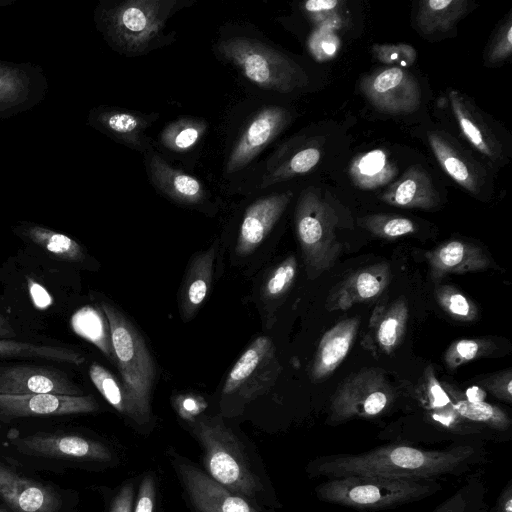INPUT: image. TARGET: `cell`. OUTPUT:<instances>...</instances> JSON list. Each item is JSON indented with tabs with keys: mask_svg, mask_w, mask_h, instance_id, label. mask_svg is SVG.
Masks as SVG:
<instances>
[{
	"mask_svg": "<svg viewBox=\"0 0 512 512\" xmlns=\"http://www.w3.org/2000/svg\"><path fill=\"white\" fill-rule=\"evenodd\" d=\"M473 453L470 446L424 450L408 445H386L359 454L325 456L314 462L313 472L328 478L359 475L428 480L455 472Z\"/></svg>",
	"mask_w": 512,
	"mask_h": 512,
	"instance_id": "6da1fadb",
	"label": "cell"
},
{
	"mask_svg": "<svg viewBox=\"0 0 512 512\" xmlns=\"http://www.w3.org/2000/svg\"><path fill=\"white\" fill-rule=\"evenodd\" d=\"M100 309L108 322L113 358L127 394L129 416L145 423L151 413L155 363L142 335L122 312L107 302H101Z\"/></svg>",
	"mask_w": 512,
	"mask_h": 512,
	"instance_id": "7a4b0ae2",
	"label": "cell"
},
{
	"mask_svg": "<svg viewBox=\"0 0 512 512\" xmlns=\"http://www.w3.org/2000/svg\"><path fill=\"white\" fill-rule=\"evenodd\" d=\"M430 480H408L377 476L328 478L316 488L319 499L358 509H386L434 493L439 486Z\"/></svg>",
	"mask_w": 512,
	"mask_h": 512,
	"instance_id": "3957f363",
	"label": "cell"
},
{
	"mask_svg": "<svg viewBox=\"0 0 512 512\" xmlns=\"http://www.w3.org/2000/svg\"><path fill=\"white\" fill-rule=\"evenodd\" d=\"M338 228L335 208L315 188L304 190L295 210V230L310 279L329 270L338 260L344 246Z\"/></svg>",
	"mask_w": 512,
	"mask_h": 512,
	"instance_id": "277c9868",
	"label": "cell"
},
{
	"mask_svg": "<svg viewBox=\"0 0 512 512\" xmlns=\"http://www.w3.org/2000/svg\"><path fill=\"white\" fill-rule=\"evenodd\" d=\"M193 432L203 446L204 465L212 479L247 498L260 491L262 486L249 466L240 441L220 417L196 420Z\"/></svg>",
	"mask_w": 512,
	"mask_h": 512,
	"instance_id": "5b68a950",
	"label": "cell"
},
{
	"mask_svg": "<svg viewBox=\"0 0 512 512\" xmlns=\"http://www.w3.org/2000/svg\"><path fill=\"white\" fill-rule=\"evenodd\" d=\"M219 53L256 86L270 91L288 93L306 86L305 72L281 52L246 37L221 41Z\"/></svg>",
	"mask_w": 512,
	"mask_h": 512,
	"instance_id": "8992f818",
	"label": "cell"
},
{
	"mask_svg": "<svg viewBox=\"0 0 512 512\" xmlns=\"http://www.w3.org/2000/svg\"><path fill=\"white\" fill-rule=\"evenodd\" d=\"M174 0H130L111 9L107 31L115 46L126 54L148 51L160 38L167 19L178 8Z\"/></svg>",
	"mask_w": 512,
	"mask_h": 512,
	"instance_id": "52a82bcc",
	"label": "cell"
},
{
	"mask_svg": "<svg viewBox=\"0 0 512 512\" xmlns=\"http://www.w3.org/2000/svg\"><path fill=\"white\" fill-rule=\"evenodd\" d=\"M394 389L385 371L364 368L350 374L338 387L330 405V420L369 418L381 414L394 401Z\"/></svg>",
	"mask_w": 512,
	"mask_h": 512,
	"instance_id": "ba28073f",
	"label": "cell"
},
{
	"mask_svg": "<svg viewBox=\"0 0 512 512\" xmlns=\"http://www.w3.org/2000/svg\"><path fill=\"white\" fill-rule=\"evenodd\" d=\"M280 372L271 338H256L231 368L223 385L224 395L251 400L269 389Z\"/></svg>",
	"mask_w": 512,
	"mask_h": 512,
	"instance_id": "9c48e42d",
	"label": "cell"
},
{
	"mask_svg": "<svg viewBox=\"0 0 512 512\" xmlns=\"http://www.w3.org/2000/svg\"><path fill=\"white\" fill-rule=\"evenodd\" d=\"M360 90L385 113L406 114L420 106L418 81L405 68L389 67L367 75L361 80Z\"/></svg>",
	"mask_w": 512,
	"mask_h": 512,
	"instance_id": "30bf717a",
	"label": "cell"
},
{
	"mask_svg": "<svg viewBox=\"0 0 512 512\" xmlns=\"http://www.w3.org/2000/svg\"><path fill=\"white\" fill-rule=\"evenodd\" d=\"M0 394L83 395L82 389L63 371L52 367L36 365L1 367Z\"/></svg>",
	"mask_w": 512,
	"mask_h": 512,
	"instance_id": "8fae6325",
	"label": "cell"
},
{
	"mask_svg": "<svg viewBox=\"0 0 512 512\" xmlns=\"http://www.w3.org/2000/svg\"><path fill=\"white\" fill-rule=\"evenodd\" d=\"M289 113L279 106L261 109L247 123L228 157L226 172L232 174L249 164L286 126Z\"/></svg>",
	"mask_w": 512,
	"mask_h": 512,
	"instance_id": "7c38bea8",
	"label": "cell"
},
{
	"mask_svg": "<svg viewBox=\"0 0 512 512\" xmlns=\"http://www.w3.org/2000/svg\"><path fill=\"white\" fill-rule=\"evenodd\" d=\"M97 409L98 403L91 395L0 394V418L4 419L81 414Z\"/></svg>",
	"mask_w": 512,
	"mask_h": 512,
	"instance_id": "4fadbf2b",
	"label": "cell"
},
{
	"mask_svg": "<svg viewBox=\"0 0 512 512\" xmlns=\"http://www.w3.org/2000/svg\"><path fill=\"white\" fill-rule=\"evenodd\" d=\"M177 470L198 512H258L235 494L191 464L178 463Z\"/></svg>",
	"mask_w": 512,
	"mask_h": 512,
	"instance_id": "5bb4252c",
	"label": "cell"
},
{
	"mask_svg": "<svg viewBox=\"0 0 512 512\" xmlns=\"http://www.w3.org/2000/svg\"><path fill=\"white\" fill-rule=\"evenodd\" d=\"M22 453L57 459L108 461L109 449L97 441L73 434H34L14 441Z\"/></svg>",
	"mask_w": 512,
	"mask_h": 512,
	"instance_id": "9a60e30c",
	"label": "cell"
},
{
	"mask_svg": "<svg viewBox=\"0 0 512 512\" xmlns=\"http://www.w3.org/2000/svg\"><path fill=\"white\" fill-rule=\"evenodd\" d=\"M0 498L14 512H58L59 494L51 487L24 477L0 462Z\"/></svg>",
	"mask_w": 512,
	"mask_h": 512,
	"instance_id": "2e32d148",
	"label": "cell"
},
{
	"mask_svg": "<svg viewBox=\"0 0 512 512\" xmlns=\"http://www.w3.org/2000/svg\"><path fill=\"white\" fill-rule=\"evenodd\" d=\"M292 192L272 194L253 202L245 211L235 246L239 256H247L259 247L279 220Z\"/></svg>",
	"mask_w": 512,
	"mask_h": 512,
	"instance_id": "e0dca14e",
	"label": "cell"
},
{
	"mask_svg": "<svg viewBox=\"0 0 512 512\" xmlns=\"http://www.w3.org/2000/svg\"><path fill=\"white\" fill-rule=\"evenodd\" d=\"M390 277V267L386 262L356 270L331 290L326 301L327 310H345L357 303L376 299L386 289Z\"/></svg>",
	"mask_w": 512,
	"mask_h": 512,
	"instance_id": "ac0fdd59",
	"label": "cell"
},
{
	"mask_svg": "<svg viewBox=\"0 0 512 512\" xmlns=\"http://www.w3.org/2000/svg\"><path fill=\"white\" fill-rule=\"evenodd\" d=\"M408 320V307L404 298L380 303L373 310L362 346L373 355H389L401 343Z\"/></svg>",
	"mask_w": 512,
	"mask_h": 512,
	"instance_id": "d6986e66",
	"label": "cell"
},
{
	"mask_svg": "<svg viewBox=\"0 0 512 512\" xmlns=\"http://www.w3.org/2000/svg\"><path fill=\"white\" fill-rule=\"evenodd\" d=\"M431 278L441 280L447 274H463L485 270L490 265V258L478 246L459 240L439 245L425 253Z\"/></svg>",
	"mask_w": 512,
	"mask_h": 512,
	"instance_id": "ffe728a7",
	"label": "cell"
},
{
	"mask_svg": "<svg viewBox=\"0 0 512 512\" xmlns=\"http://www.w3.org/2000/svg\"><path fill=\"white\" fill-rule=\"evenodd\" d=\"M360 319L348 318L338 322L322 336L312 366L310 378L320 382L330 376L348 354L356 337Z\"/></svg>",
	"mask_w": 512,
	"mask_h": 512,
	"instance_id": "44dd1931",
	"label": "cell"
},
{
	"mask_svg": "<svg viewBox=\"0 0 512 512\" xmlns=\"http://www.w3.org/2000/svg\"><path fill=\"white\" fill-rule=\"evenodd\" d=\"M216 246L195 255L184 277L179 297V311L184 321L191 320L211 289Z\"/></svg>",
	"mask_w": 512,
	"mask_h": 512,
	"instance_id": "7402d4cb",
	"label": "cell"
},
{
	"mask_svg": "<svg viewBox=\"0 0 512 512\" xmlns=\"http://www.w3.org/2000/svg\"><path fill=\"white\" fill-rule=\"evenodd\" d=\"M385 203L404 208L432 209L439 198L429 175L420 166H412L381 195Z\"/></svg>",
	"mask_w": 512,
	"mask_h": 512,
	"instance_id": "603a6c76",
	"label": "cell"
},
{
	"mask_svg": "<svg viewBox=\"0 0 512 512\" xmlns=\"http://www.w3.org/2000/svg\"><path fill=\"white\" fill-rule=\"evenodd\" d=\"M150 178L161 192L183 204H199L206 197L203 184L195 177L170 166L157 154L147 162Z\"/></svg>",
	"mask_w": 512,
	"mask_h": 512,
	"instance_id": "cb8c5ba5",
	"label": "cell"
},
{
	"mask_svg": "<svg viewBox=\"0 0 512 512\" xmlns=\"http://www.w3.org/2000/svg\"><path fill=\"white\" fill-rule=\"evenodd\" d=\"M448 96L464 136L479 152L492 160H499L501 158L499 142L476 108L456 90H449Z\"/></svg>",
	"mask_w": 512,
	"mask_h": 512,
	"instance_id": "d4e9b609",
	"label": "cell"
},
{
	"mask_svg": "<svg viewBox=\"0 0 512 512\" xmlns=\"http://www.w3.org/2000/svg\"><path fill=\"white\" fill-rule=\"evenodd\" d=\"M428 141L443 170L460 186L471 193H477L481 178L463 151L441 132H429Z\"/></svg>",
	"mask_w": 512,
	"mask_h": 512,
	"instance_id": "484cf974",
	"label": "cell"
},
{
	"mask_svg": "<svg viewBox=\"0 0 512 512\" xmlns=\"http://www.w3.org/2000/svg\"><path fill=\"white\" fill-rule=\"evenodd\" d=\"M466 0H426L418 2L416 26L424 35L448 32L466 14Z\"/></svg>",
	"mask_w": 512,
	"mask_h": 512,
	"instance_id": "4316f807",
	"label": "cell"
},
{
	"mask_svg": "<svg viewBox=\"0 0 512 512\" xmlns=\"http://www.w3.org/2000/svg\"><path fill=\"white\" fill-rule=\"evenodd\" d=\"M395 165L383 150H372L356 157L350 166L353 183L362 189H374L387 184L396 174Z\"/></svg>",
	"mask_w": 512,
	"mask_h": 512,
	"instance_id": "83f0119b",
	"label": "cell"
},
{
	"mask_svg": "<svg viewBox=\"0 0 512 512\" xmlns=\"http://www.w3.org/2000/svg\"><path fill=\"white\" fill-rule=\"evenodd\" d=\"M0 358H37L74 365L85 361L81 353L67 347L12 339H0Z\"/></svg>",
	"mask_w": 512,
	"mask_h": 512,
	"instance_id": "f1b7e54d",
	"label": "cell"
},
{
	"mask_svg": "<svg viewBox=\"0 0 512 512\" xmlns=\"http://www.w3.org/2000/svg\"><path fill=\"white\" fill-rule=\"evenodd\" d=\"M150 121L144 115L125 110H108L98 117V122L105 130L134 147H140L143 132Z\"/></svg>",
	"mask_w": 512,
	"mask_h": 512,
	"instance_id": "f546056e",
	"label": "cell"
},
{
	"mask_svg": "<svg viewBox=\"0 0 512 512\" xmlns=\"http://www.w3.org/2000/svg\"><path fill=\"white\" fill-rule=\"evenodd\" d=\"M74 331L96 345L107 357L113 358L110 331L105 316L90 306L79 309L71 319Z\"/></svg>",
	"mask_w": 512,
	"mask_h": 512,
	"instance_id": "4dcf8cb0",
	"label": "cell"
},
{
	"mask_svg": "<svg viewBox=\"0 0 512 512\" xmlns=\"http://www.w3.org/2000/svg\"><path fill=\"white\" fill-rule=\"evenodd\" d=\"M207 125L203 119L184 117L168 124L160 134V142L174 152H186L202 138Z\"/></svg>",
	"mask_w": 512,
	"mask_h": 512,
	"instance_id": "1f68e13d",
	"label": "cell"
},
{
	"mask_svg": "<svg viewBox=\"0 0 512 512\" xmlns=\"http://www.w3.org/2000/svg\"><path fill=\"white\" fill-rule=\"evenodd\" d=\"M25 235L37 245L62 260L80 262L84 259L82 247L65 234L57 233L41 226H30Z\"/></svg>",
	"mask_w": 512,
	"mask_h": 512,
	"instance_id": "d6a6232c",
	"label": "cell"
},
{
	"mask_svg": "<svg viewBox=\"0 0 512 512\" xmlns=\"http://www.w3.org/2000/svg\"><path fill=\"white\" fill-rule=\"evenodd\" d=\"M322 152L317 146H308L295 153L289 160L266 175L261 188L288 180L312 170L320 161Z\"/></svg>",
	"mask_w": 512,
	"mask_h": 512,
	"instance_id": "836d02e7",
	"label": "cell"
},
{
	"mask_svg": "<svg viewBox=\"0 0 512 512\" xmlns=\"http://www.w3.org/2000/svg\"><path fill=\"white\" fill-rule=\"evenodd\" d=\"M89 376L106 401L118 412L129 416L128 398L122 382H119L109 370L98 363L91 364Z\"/></svg>",
	"mask_w": 512,
	"mask_h": 512,
	"instance_id": "e575fe53",
	"label": "cell"
},
{
	"mask_svg": "<svg viewBox=\"0 0 512 512\" xmlns=\"http://www.w3.org/2000/svg\"><path fill=\"white\" fill-rule=\"evenodd\" d=\"M457 414L467 420L486 424L492 428L505 430L510 426V418L498 406L485 401L469 402L464 399L452 403Z\"/></svg>",
	"mask_w": 512,
	"mask_h": 512,
	"instance_id": "d590c367",
	"label": "cell"
},
{
	"mask_svg": "<svg viewBox=\"0 0 512 512\" xmlns=\"http://www.w3.org/2000/svg\"><path fill=\"white\" fill-rule=\"evenodd\" d=\"M358 223L371 234L386 239L398 238L406 234L414 233L416 230V226L412 220L398 215H368L359 218Z\"/></svg>",
	"mask_w": 512,
	"mask_h": 512,
	"instance_id": "8d00e7d4",
	"label": "cell"
},
{
	"mask_svg": "<svg viewBox=\"0 0 512 512\" xmlns=\"http://www.w3.org/2000/svg\"><path fill=\"white\" fill-rule=\"evenodd\" d=\"M435 296L440 307L456 320L473 321L478 316L475 303L452 286H438Z\"/></svg>",
	"mask_w": 512,
	"mask_h": 512,
	"instance_id": "74e56055",
	"label": "cell"
},
{
	"mask_svg": "<svg viewBox=\"0 0 512 512\" xmlns=\"http://www.w3.org/2000/svg\"><path fill=\"white\" fill-rule=\"evenodd\" d=\"M297 272V260L294 256L284 259L269 275L263 287L265 298L273 300L281 297L291 287Z\"/></svg>",
	"mask_w": 512,
	"mask_h": 512,
	"instance_id": "f35d334b",
	"label": "cell"
},
{
	"mask_svg": "<svg viewBox=\"0 0 512 512\" xmlns=\"http://www.w3.org/2000/svg\"><path fill=\"white\" fill-rule=\"evenodd\" d=\"M489 348V342L480 339H461L450 345L445 353L448 367L455 369L483 355Z\"/></svg>",
	"mask_w": 512,
	"mask_h": 512,
	"instance_id": "ab89813d",
	"label": "cell"
},
{
	"mask_svg": "<svg viewBox=\"0 0 512 512\" xmlns=\"http://www.w3.org/2000/svg\"><path fill=\"white\" fill-rule=\"evenodd\" d=\"M373 56L380 62L392 67L406 68L417 59L415 48L409 44H374L371 48Z\"/></svg>",
	"mask_w": 512,
	"mask_h": 512,
	"instance_id": "60d3db41",
	"label": "cell"
},
{
	"mask_svg": "<svg viewBox=\"0 0 512 512\" xmlns=\"http://www.w3.org/2000/svg\"><path fill=\"white\" fill-rule=\"evenodd\" d=\"M26 83V78L21 72L0 66V104L21 99L26 92Z\"/></svg>",
	"mask_w": 512,
	"mask_h": 512,
	"instance_id": "b9f144b4",
	"label": "cell"
},
{
	"mask_svg": "<svg viewBox=\"0 0 512 512\" xmlns=\"http://www.w3.org/2000/svg\"><path fill=\"white\" fill-rule=\"evenodd\" d=\"M512 52V17L508 16L492 40L486 55L487 63L497 64L510 56Z\"/></svg>",
	"mask_w": 512,
	"mask_h": 512,
	"instance_id": "7bdbcfd3",
	"label": "cell"
},
{
	"mask_svg": "<svg viewBox=\"0 0 512 512\" xmlns=\"http://www.w3.org/2000/svg\"><path fill=\"white\" fill-rule=\"evenodd\" d=\"M309 47L316 59L326 60L337 53L339 38L330 29H321L311 35Z\"/></svg>",
	"mask_w": 512,
	"mask_h": 512,
	"instance_id": "ee69618b",
	"label": "cell"
},
{
	"mask_svg": "<svg viewBox=\"0 0 512 512\" xmlns=\"http://www.w3.org/2000/svg\"><path fill=\"white\" fill-rule=\"evenodd\" d=\"M424 398L429 409L435 410L452 403L449 395L436 378L433 367L428 366L424 375Z\"/></svg>",
	"mask_w": 512,
	"mask_h": 512,
	"instance_id": "f6af8a7d",
	"label": "cell"
},
{
	"mask_svg": "<svg viewBox=\"0 0 512 512\" xmlns=\"http://www.w3.org/2000/svg\"><path fill=\"white\" fill-rule=\"evenodd\" d=\"M495 397L506 402L512 401V372L511 370L494 374L481 382Z\"/></svg>",
	"mask_w": 512,
	"mask_h": 512,
	"instance_id": "bcb514c9",
	"label": "cell"
},
{
	"mask_svg": "<svg viewBox=\"0 0 512 512\" xmlns=\"http://www.w3.org/2000/svg\"><path fill=\"white\" fill-rule=\"evenodd\" d=\"M155 503V484L151 476H146L139 488L134 512H153Z\"/></svg>",
	"mask_w": 512,
	"mask_h": 512,
	"instance_id": "7dc6e473",
	"label": "cell"
},
{
	"mask_svg": "<svg viewBox=\"0 0 512 512\" xmlns=\"http://www.w3.org/2000/svg\"><path fill=\"white\" fill-rule=\"evenodd\" d=\"M27 284L32 302L37 309H46L52 304L51 295L41 284L30 277H27Z\"/></svg>",
	"mask_w": 512,
	"mask_h": 512,
	"instance_id": "c3c4849f",
	"label": "cell"
},
{
	"mask_svg": "<svg viewBox=\"0 0 512 512\" xmlns=\"http://www.w3.org/2000/svg\"><path fill=\"white\" fill-rule=\"evenodd\" d=\"M179 412L183 417H190L198 414L204 408V401L198 396H180L176 400Z\"/></svg>",
	"mask_w": 512,
	"mask_h": 512,
	"instance_id": "681fc988",
	"label": "cell"
},
{
	"mask_svg": "<svg viewBox=\"0 0 512 512\" xmlns=\"http://www.w3.org/2000/svg\"><path fill=\"white\" fill-rule=\"evenodd\" d=\"M341 4L338 0H309L303 4V9L313 16L334 12Z\"/></svg>",
	"mask_w": 512,
	"mask_h": 512,
	"instance_id": "f907efd6",
	"label": "cell"
},
{
	"mask_svg": "<svg viewBox=\"0 0 512 512\" xmlns=\"http://www.w3.org/2000/svg\"><path fill=\"white\" fill-rule=\"evenodd\" d=\"M133 486H124L115 497L110 512H132Z\"/></svg>",
	"mask_w": 512,
	"mask_h": 512,
	"instance_id": "816d5d0a",
	"label": "cell"
},
{
	"mask_svg": "<svg viewBox=\"0 0 512 512\" xmlns=\"http://www.w3.org/2000/svg\"><path fill=\"white\" fill-rule=\"evenodd\" d=\"M452 403L445 407L432 410V413H431L432 418L435 421L441 423L442 425H445L448 427L451 426L452 424H454L456 422L457 418L460 416L457 414V412L453 408Z\"/></svg>",
	"mask_w": 512,
	"mask_h": 512,
	"instance_id": "f5cc1de1",
	"label": "cell"
},
{
	"mask_svg": "<svg viewBox=\"0 0 512 512\" xmlns=\"http://www.w3.org/2000/svg\"><path fill=\"white\" fill-rule=\"evenodd\" d=\"M465 501L461 494H456L441 506H439L434 512H465Z\"/></svg>",
	"mask_w": 512,
	"mask_h": 512,
	"instance_id": "db71d44e",
	"label": "cell"
},
{
	"mask_svg": "<svg viewBox=\"0 0 512 512\" xmlns=\"http://www.w3.org/2000/svg\"><path fill=\"white\" fill-rule=\"evenodd\" d=\"M466 401L481 402L486 398V392L479 386H471L465 391Z\"/></svg>",
	"mask_w": 512,
	"mask_h": 512,
	"instance_id": "11a10c76",
	"label": "cell"
},
{
	"mask_svg": "<svg viewBox=\"0 0 512 512\" xmlns=\"http://www.w3.org/2000/svg\"><path fill=\"white\" fill-rule=\"evenodd\" d=\"M497 512H512V491L508 487L498 501Z\"/></svg>",
	"mask_w": 512,
	"mask_h": 512,
	"instance_id": "9f6ffc18",
	"label": "cell"
},
{
	"mask_svg": "<svg viewBox=\"0 0 512 512\" xmlns=\"http://www.w3.org/2000/svg\"><path fill=\"white\" fill-rule=\"evenodd\" d=\"M15 332L9 322L0 314V337L12 338L15 337Z\"/></svg>",
	"mask_w": 512,
	"mask_h": 512,
	"instance_id": "6f0895ef",
	"label": "cell"
},
{
	"mask_svg": "<svg viewBox=\"0 0 512 512\" xmlns=\"http://www.w3.org/2000/svg\"><path fill=\"white\" fill-rule=\"evenodd\" d=\"M0 512H7L3 507L0 506Z\"/></svg>",
	"mask_w": 512,
	"mask_h": 512,
	"instance_id": "680465c9",
	"label": "cell"
}]
</instances>
